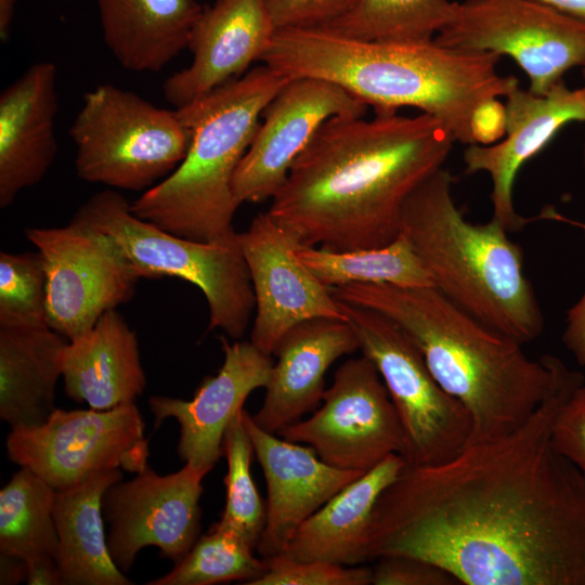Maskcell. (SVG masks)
Masks as SVG:
<instances>
[{
  "label": "cell",
  "mask_w": 585,
  "mask_h": 585,
  "mask_svg": "<svg viewBox=\"0 0 585 585\" xmlns=\"http://www.w3.org/2000/svg\"><path fill=\"white\" fill-rule=\"evenodd\" d=\"M550 389L517 429L437 465H405L373 510L367 559L427 560L465 585H585V478L550 442L585 382L549 355Z\"/></svg>",
  "instance_id": "1"
},
{
  "label": "cell",
  "mask_w": 585,
  "mask_h": 585,
  "mask_svg": "<svg viewBox=\"0 0 585 585\" xmlns=\"http://www.w3.org/2000/svg\"><path fill=\"white\" fill-rule=\"evenodd\" d=\"M454 142L426 113L333 117L295 160L269 212L307 246H386L401 234L406 198L443 167Z\"/></svg>",
  "instance_id": "2"
},
{
  "label": "cell",
  "mask_w": 585,
  "mask_h": 585,
  "mask_svg": "<svg viewBox=\"0 0 585 585\" xmlns=\"http://www.w3.org/2000/svg\"><path fill=\"white\" fill-rule=\"evenodd\" d=\"M492 52L425 42L348 38L325 27L277 29L261 61L288 78L332 81L374 107H414L441 120L455 141L476 144L473 120L519 82L502 76Z\"/></svg>",
  "instance_id": "3"
},
{
  "label": "cell",
  "mask_w": 585,
  "mask_h": 585,
  "mask_svg": "<svg viewBox=\"0 0 585 585\" xmlns=\"http://www.w3.org/2000/svg\"><path fill=\"white\" fill-rule=\"evenodd\" d=\"M330 291L340 301L381 313L407 335L439 385L468 411L472 426L467 444L510 433L550 389L549 355L530 359L520 342L434 287L354 283Z\"/></svg>",
  "instance_id": "4"
},
{
  "label": "cell",
  "mask_w": 585,
  "mask_h": 585,
  "mask_svg": "<svg viewBox=\"0 0 585 585\" xmlns=\"http://www.w3.org/2000/svg\"><path fill=\"white\" fill-rule=\"evenodd\" d=\"M453 181L443 167L424 180L403 205L401 233L447 299L521 344L535 340L544 315L524 273L522 248L494 218L465 219Z\"/></svg>",
  "instance_id": "5"
},
{
  "label": "cell",
  "mask_w": 585,
  "mask_h": 585,
  "mask_svg": "<svg viewBox=\"0 0 585 585\" xmlns=\"http://www.w3.org/2000/svg\"><path fill=\"white\" fill-rule=\"evenodd\" d=\"M290 78L268 65L177 109L188 134L183 160L131 203L140 219L174 235L209 242L235 232L242 205L233 177L266 105Z\"/></svg>",
  "instance_id": "6"
},
{
  "label": "cell",
  "mask_w": 585,
  "mask_h": 585,
  "mask_svg": "<svg viewBox=\"0 0 585 585\" xmlns=\"http://www.w3.org/2000/svg\"><path fill=\"white\" fill-rule=\"evenodd\" d=\"M73 218L110 235L140 278L179 277L197 286L208 303L210 330L232 339L245 334L256 300L238 232L209 242L174 235L136 217L114 188L93 194Z\"/></svg>",
  "instance_id": "7"
},
{
  "label": "cell",
  "mask_w": 585,
  "mask_h": 585,
  "mask_svg": "<svg viewBox=\"0 0 585 585\" xmlns=\"http://www.w3.org/2000/svg\"><path fill=\"white\" fill-rule=\"evenodd\" d=\"M69 135L81 180L144 192L179 166L190 140L177 109L158 107L112 83L83 95Z\"/></svg>",
  "instance_id": "8"
},
{
  "label": "cell",
  "mask_w": 585,
  "mask_h": 585,
  "mask_svg": "<svg viewBox=\"0 0 585 585\" xmlns=\"http://www.w3.org/2000/svg\"><path fill=\"white\" fill-rule=\"evenodd\" d=\"M340 302L360 350L375 364L396 410L405 435L402 457L406 464L437 465L452 459L469 441L472 422L468 411L439 385L419 350L393 321Z\"/></svg>",
  "instance_id": "9"
},
{
  "label": "cell",
  "mask_w": 585,
  "mask_h": 585,
  "mask_svg": "<svg viewBox=\"0 0 585 585\" xmlns=\"http://www.w3.org/2000/svg\"><path fill=\"white\" fill-rule=\"evenodd\" d=\"M433 41L511 57L537 95L571 68L585 67V20L535 0L454 1L450 21Z\"/></svg>",
  "instance_id": "10"
},
{
  "label": "cell",
  "mask_w": 585,
  "mask_h": 585,
  "mask_svg": "<svg viewBox=\"0 0 585 585\" xmlns=\"http://www.w3.org/2000/svg\"><path fill=\"white\" fill-rule=\"evenodd\" d=\"M144 430L135 403L104 411L55 408L40 425L11 428L5 448L11 461L64 490L103 471L144 469L150 454Z\"/></svg>",
  "instance_id": "11"
},
{
  "label": "cell",
  "mask_w": 585,
  "mask_h": 585,
  "mask_svg": "<svg viewBox=\"0 0 585 585\" xmlns=\"http://www.w3.org/2000/svg\"><path fill=\"white\" fill-rule=\"evenodd\" d=\"M25 234L47 271L48 326L68 341L133 297L140 277L110 235L74 218Z\"/></svg>",
  "instance_id": "12"
},
{
  "label": "cell",
  "mask_w": 585,
  "mask_h": 585,
  "mask_svg": "<svg viewBox=\"0 0 585 585\" xmlns=\"http://www.w3.org/2000/svg\"><path fill=\"white\" fill-rule=\"evenodd\" d=\"M288 441L307 444L328 465L366 472L391 454L403 456L405 435L375 364L350 359L334 374L311 417L281 429Z\"/></svg>",
  "instance_id": "13"
},
{
  "label": "cell",
  "mask_w": 585,
  "mask_h": 585,
  "mask_svg": "<svg viewBox=\"0 0 585 585\" xmlns=\"http://www.w3.org/2000/svg\"><path fill=\"white\" fill-rule=\"evenodd\" d=\"M210 470L185 464L177 472L160 476L148 465L126 482L104 493L102 511L107 522V547L118 569L127 573L138 552L147 546L161 557L180 561L200 532L199 498Z\"/></svg>",
  "instance_id": "14"
},
{
  "label": "cell",
  "mask_w": 585,
  "mask_h": 585,
  "mask_svg": "<svg viewBox=\"0 0 585 585\" xmlns=\"http://www.w3.org/2000/svg\"><path fill=\"white\" fill-rule=\"evenodd\" d=\"M238 242L256 300L250 341L259 350L273 355L284 335L301 322L347 321L330 288L297 258L299 237L269 211L258 213L238 233Z\"/></svg>",
  "instance_id": "15"
},
{
  "label": "cell",
  "mask_w": 585,
  "mask_h": 585,
  "mask_svg": "<svg viewBox=\"0 0 585 585\" xmlns=\"http://www.w3.org/2000/svg\"><path fill=\"white\" fill-rule=\"evenodd\" d=\"M368 105L320 78H291L262 112L263 122L239 161L233 191L243 203L273 198L298 156L333 117H364Z\"/></svg>",
  "instance_id": "16"
},
{
  "label": "cell",
  "mask_w": 585,
  "mask_h": 585,
  "mask_svg": "<svg viewBox=\"0 0 585 585\" xmlns=\"http://www.w3.org/2000/svg\"><path fill=\"white\" fill-rule=\"evenodd\" d=\"M505 138L499 143L471 144L464 151L467 173L485 172L492 182L493 216L508 232H518L531 220L514 204V184L521 167L537 155L573 121L585 122V83L570 89L563 80L537 95L518 84L506 95Z\"/></svg>",
  "instance_id": "17"
},
{
  "label": "cell",
  "mask_w": 585,
  "mask_h": 585,
  "mask_svg": "<svg viewBox=\"0 0 585 585\" xmlns=\"http://www.w3.org/2000/svg\"><path fill=\"white\" fill-rule=\"evenodd\" d=\"M224 360L218 373L206 377L191 400L154 395L148 400L155 428L167 418L180 425L178 455L182 461L212 470L222 456L226 428L243 410L249 394L264 388L273 362L251 341L230 343L220 337Z\"/></svg>",
  "instance_id": "18"
},
{
  "label": "cell",
  "mask_w": 585,
  "mask_h": 585,
  "mask_svg": "<svg viewBox=\"0 0 585 585\" xmlns=\"http://www.w3.org/2000/svg\"><path fill=\"white\" fill-rule=\"evenodd\" d=\"M242 414L266 483L265 522L256 550L268 560L283 554L310 516L365 472L333 467L312 447L280 439L258 427L247 411Z\"/></svg>",
  "instance_id": "19"
},
{
  "label": "cell",
  "mask_w": 585,
  "mask_h": 585,
  "mask_svg": "<svg viewBox=\"0 0 585 585\" xmlns=\"http://www.w3.org/2000/svg\"><path fill=\"white\" fill-rule=\"evenodd\" d=\"M276 30L265 0H216L203 8L187 41L192 63L164 82L167 102L179 108L240 78L261 61Z\"/></svg>",
  "instance_id": "20"
},
{
  "label": "cell",
  "mask_w": 585,
  "mask_h": 585,
  "mask_svg": "<svg viewBox=\"0 0 585 585\" xmlns=\"http://www.w3.org/2000/svg\"><path fill=\"white\" fill-rule=\"evenodd\" d=\"M360 349L343 320L312 318L290 328L274 351L263 403L251 415L261 429L276 433L315 411L325 393V374L339 358Z\"/></svg>",
  "instance_id": "21"
},
{
  "label": "cell",
  "mask_w": 585,
  "mask_h": 585,
  "mask_svg": "<svg viewBox=\"0 0 585 585\" xmlns=\"http://www.w3.org/2000/svg\"><path fill=\"white\" fill-rule=\"evenodd\" d=\"M56 66L30 65L0 94V207L40 182L57 154Z\"/></svg>",
  "instance_id": "22"
},
{
  "label": "cell",
  "mask_w": 585,
  "mask_h": 585,
  "mask_svg": "<svg viewBox=\"0 0 585 585\" xmlns=\"http://www.w3.org/2000/svg\"><path fill=\"white\" fill-rule=\"evenodd\" d=\"M61 367L67 396L94 410L135 403L146 386L135 332L116 309L67 341Z\"/></svg>",
  "instance_id": "23"
},
{
  "label": "cell",
  "mask_w": 585,
  "mask_h": 585,
  "mask_svg": "<svg viewBox=\"0 0 585 585\" xmlns=\"http://www.w3.org/2000/svg\"><path fill=\"white\" fill-rule=\"evenodd\" d=\"M405 465L400 454H391L346 485L299 526L280 556L294 561L324 560L348 567L368 562L374 507Z\"/></svg>",
  "instance_id": "24"
},
{
  "label": "cell",
  "mask_w": 585,
  "mask_h": 585,
  "mask_svg": "<svg viewBox=\"0 0 585 585\" xmlns=\"http://www.w3.org/2000/svg\"><path fill=\"white\" fill-rule=\"evenodd\" d=\"M103 40L127 70L156 73L187 48L195 0H95Z\"/></svg>",
  "instance_id": "25"
},
{
  "label": "cell",
  "mask_w": 585,
  "mask_h": 585,
  "mask_svg": "<svg viewBox=\"0 0 585 585\" xmlns=\"http://www.w3.org/2000/svg\"><path fill=\"white\" fill-rule=\"evenodd\" d=\"M122 479L121 469L96 473L82 483L55 490V561L65 585H130L113 561L104 530L102 499Z\"/></svg>",
  "instance_id": "26"
},
{
  "label": "cell",
  "mask_w": 585,
  "mask_h": 585,
  "mask_svg": "<svg viewBox=\"0 0 585 585\" xmlns=\"http://www.w3.org/2000/svg\"><path fill=\"white\" fill-rule=\"evenodd\" d=\"M67 341L48 325L0 326V418L11 428L40 425L56 408Z\"/></svg>",
  "instance_id": "27"
},
{
  "label": "cell",
  "mask_w": 585,
  "mask_h": 585,
  "mask_svg": "<svg viewBox=\"0 0 585 585\" xmlns=\"http://www.w3.org/2000/svg\"><path fill=\"white\" fill-rule=\"evenodd\" d=\"M295 252L328 288L354 283L433 287L428 270L403 233L377 248L333 250L300 244Z\"/></svg>",
  "instance_id": "28"
},
{
  "label": "cell",
  "mask_w": 585,
  "mask_h": 585,
  "mask_svg": "<svg viewBox=\"0 0 585 585\" xmlns=\"http://www.w3.org/2000/svg\"><path fill=\"white\" fill-rule=\"evenodd\" d=\"M55 489L21 467L0 491V552L26 562L53 557L57 533L53 517Z\"/></svg>",
  "instance_id": "29"
},
{
  "label": "cell",
  "mask_w": 585,
  "mask_h": 585,
  "mask_svg": "<svg viewBox=\"0 0 585 585\" xmlns=\"http://www.w3.org/2000/svg\"><path fill=\"white\" fill-rule=\"evenodd\" d=\"M453 6L450 0H358L325 28L365 41H431L450 21Z\"/></svg>",
  "instance_id": "30"
},
{
  "label": "cell",
  "mask_w": 585,
  "mask_h": 585,
  "mask_svg": "<svg viewBox=\"0 0 585 585\" xmlns=\"http://www.w3.org/2000/svg\"><path fill=\"white\" fill-rule=\"evenodd\" d=\"M235 533L216 523L165 575L147 585H214L240 581L250 585L268 570V560L253 555Z\"/></svg>",
  "instance_id": "31"
},
{
  "label": "cell",
  "mask_w": 585,
  "mask_h": 585,
  "mask_svg": "<svg viewBox=\"0 0 585 585\" xmlns=\"http://www.w3.org/2000/svg\"><path fill=\"white\" fill-rule=\"evenodd\" d=\"M243 410L226 428L222 441V456L227 464L225 506L216 524L235 533L256 549L265 522V503L251 476L255 454L243 420Z\"/></svg>",
  "instance_id": "32"
},
{
  "label": "cell",
  "mask_w": 585,
  "mask_h": 585,
  "mask_svg": "<svg viewBox=\"0 0 585 585\" xmlns=\"http://www.w3.org/2000/svg\"><path fill=\"white\" fill-rule=\"evenodd\" d=\"M47 271L36 252H0V326L48 325Z\"/></svg>",
  "instance_id": "33"
},
{
  "label": "cell",
  "mask_w": 585,
  "mask_h": 585,
  "mask_svg": "<svg viewBox=\"0 0 585 585\" xmlns=\"http://www.w3.org/2000/svg\"><path fill=\"white\" fill-rule=\"evenodd\" d=\"M372 568L342 566L324 560L268 559V570L250 585H369Z\"/></svg>",
  "instance_id": "34"
},
{
  "label": "cell",
  "mask_w": 585,
  "mask_h": 585,
  "mask_svg": "<svg viewBox=\"0 0 585 585\" xmlns=\"http://www.w3.org/2000/svg\"><path fill=\"white\" fill-rule=\"evenodd\" d=\"M554 450L585 478V382L577 386L559 410L551 428Z\"/></svg>",
  "instance_id": "35"
},
{
  "label": "cell",
  "mask_w": 585,
  "mask_h": 585,
  "mask_svg": "<svg viewBox=\"0 0 585 585\" xmlns=\"http://www.w3.org/2000/svg\"><path fill=\"white\" fill-rule=\"evenodd\" d=\"M358 0H265L277 29L325 27Z\"/></svg>",
  "instance_id": "36"
},
{
  "label": "cell",
  "mask_w": 585,
  "mask_h": 585,
  "mask_svg": "<svg viewBox=\"0 0 585 585\" xmlns=\"http://www.w3.org/2000/svg\"><path fill=\"white\" fill-rule=\"evenodd\" d=\"M372 575L374 585H457L446 570L427 560L402 555L379 557Z\"/></svg>",
  "instance_id": "37"
},
{
  "label": "cell",
  "mask_w": 585,
  "mask_h": 585,
  "mask_svg": "<svg viewBox=\"0 0 585 585\" xmlns=\"http://www.w3.org/2000/svg\"><path fill=\"white\" fill-rule=\"evenodd\" d=\"M538 219L556 220L581 229L585 234V222L570 219L552 207H545ZM562 341L578 365L585 366V290L580 299L567 311Z\"/></svg>",
  "instance_id": "38"
},
{
  "label": "cell",
  "mask_w": 585,
  "mask_h": 585,
  "mask_svg": "<svg viewBox=\"0 0 585 585\" xmlns=\"http://www.w3.org/2000/svg\"><path fill=\"white\" fill-rule=\"evenodd\" d=\"M27 563V584L60 585L62 577L53 557H38Z\"/></svg>",
  "instance_id": "39"
},
{
  "label": "cell",
  "mask_w": 585,
  "mask_h": 585,
  "mask_svg": "<svg viewBox=\"0 0 585 585\" xmlns=\"http://www.w3.org/2000/svg\"><path fill=\"white\" fill-rule=\"evenodd\" d=\"M27 581V563L24 559L0 552V584L11 585Z\"/></svg>",
  "instance_id": "40"
},
{
  "label": "cell",
  "mask_w": 585,
  "mask_h": 585,
  "mask_svg": "<svg viewBox=\"0 0 585 585\" xmlns=\"http://www.w3.org/2000/svg\"><path fill=\"white\" fill-rule=\"evenodd\" d=\"M566 14L585 20V0H535Z\"/></svg>",
  "instance_id": "41"
},
{
  "label": "cell",
  "mask_w": 585,
  "mask_h": 585,
  "mask_svg": "<svg viewBox=\"0 0 585 585\" xmlns=\"http://www.w3.org/2000/svg\"><path fill=\"white\" fill-rule=\"evenodd\" d=\"M16 1L17 0H0V39L3 42L10 37Z\"/></svg>",
  "instance_id": "42"
},
{
  "label": "cell",
  "mask_w": 585,
  "mask_h": 585,
  "mask_svg": "<svg viewBox=\"0 0 585 585\" xmlns=\"http://www.w3.org/2000/svg\"><path fill=\"white\" fill-rule=\"evenodd\" d=\"M583 69V77L585 80V67ZM583 164H584V170H585V141H584V147H583Z\"/></svg>",
  "instance_id": "43"
}]
</instances>
